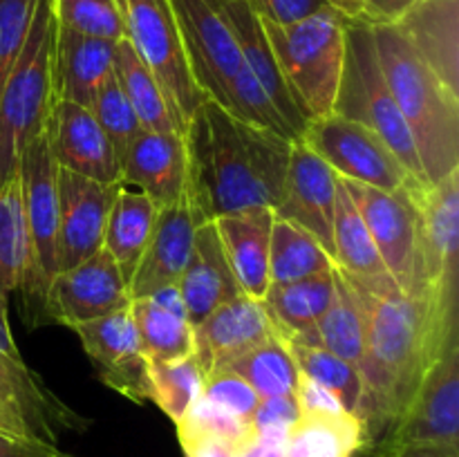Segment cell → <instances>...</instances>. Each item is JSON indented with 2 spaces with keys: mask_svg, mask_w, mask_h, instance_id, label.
<instances>
[{
  "mask_svg": "<svg viewBox=\"0 0 459 457\" xmlns=\"http://www.w3.org/2000/svg\"><path fill=\"white\" fill-rule=\"evenodd\" d=\"M348 282L357 289L366 316V357L359 367L363 392L357 417L363 426V448L381 455L426 372L459 343V330L455 318H448L429 294L411 296L399 287L370 291Z\"/></svg>",
  "mask_w": 459,
  "mask_h": 457,
  "instance_id": "1",
  "label": "cell"
},
{
  "mask_svg": "<svg viewBox=\"0 0 459 457\" xmlns=\"http://www.w3.org/2000/svg\"><path fill=\"white\" fill-rule=\"evenodd\" d=\"M186 195L195 224L251 209H276L285 193L291 143L204 99L184 130Z\"/></svg>",
  "mask_w": 459,
  "mask_h": 457,
  "instance_id": "2",
  "label": "cell"
},
{
  "mask_svg": "<svg viewBox=\"0 0 459 457\" xmlns=\"http://www.w3.org/2000/svg\"><path fill=\"white\" fill-rule=\"evenodd\" d=\"M377 58L411 130L429 184L459 170V92L417 54L393 21H372Z\"/></svg>",
  "mask_w": 459,
  "mask_h": 457,
  "instance_id": "3",
  "label": "cell"
},
{
  "mask_svg": "<svg viewBox=\"0 0 459 457\" xmlns=\"http://www.w3.org/2000/svg\"><path fill=\"white\" fill-rule=\"evenodd\" d=\"M260 22L282 79L307 124L334 112L343 76L348 18L330 7L290 25H276L264 18Z\"/></svg>",
  "mask_w": 459,
  "mask_h": 457,
  "instance_id": "4",
  "label": "cell"
},
{
  "mask_svg": "<svg viewBox=\"0 0 459 457\" xmlns=\"http://www.w3.org/2000/svg\"><path fill=\"white\" fill-rule=\"evenodd\" d=\"M54 0H39L25 47L0 92V188L18 175L31 139L48 125L54 106Z\"/></svg>",
  "mask_w": 459,
  "mask_h": 457,
  "instance_id": "5",
  "label": "cell"
},
{
  "mask_svg": "<svg viewBox=\"0 0 459 457\" xmlns=\"http://www.w3.org/2000/svg\"><path fill=\"white\" fill-rule=\"evenodd\" d=\"M334 112L375 130L393 148L408 173L426 182L411 130H408L402 110L394 103L393 92L381 72L370 22H350L348 25L343 76H341Z\"/></svg>",
  "mask_w": 459,
  "mask_h": 457,
  "instance_id": "6",
  "label": "cell"
},
{
  "mask_svg": "<svg viewBox=\"0 0 459 457\" xmlns=\"http://www.w3.org/2000/svg\"><path fill=\"white\" fill-rule=\"evenodd\" d=\"M119 4L124 12L126 40L157 79L175 125L184 134L206 97L188 67L173 4L170 0H119Z\"/></svg>",
  "mask_w": 459,
  "mask_h": 457,
  "instance_id": "7",
  "label": "cell"
},
{
  "mask_svg": "<svg viewBox=\"0 0 459 457\" xmlns=\"http://www.w3.org/2000/svg\"><path fill=\"white\" fill-rule=\"evenodd\" d=\"M420 220L417 237V294H429L448 318H457L459 170L435 184L412 188Z\"/></svg>",
  "mask_w": 459,
  "mask_h": 457,
  "instance_id": "8",
  "label": "cell"
},
{
  "mask_svg": "<svg viewBox=\"0 0 459 457\" xmlns=\"http://www.w3.org/2000/svg\"><path fill=\"white\" fill-rule=\"evenodd\" d=\"M300 142L307 143L343 179L390 193L426 184L408 173L393 148L375 130L336 112L309 121Z\"/></svg>",
  "mask_w": 459,
  "mask_h": 457,
  "instance_id": "9",
  "label": "cell"
},
{
  "mask_svg": "<svg viewBox=\"0 0 459 457\" xmlns=\"http://www.w3.org/2000/svg\"><path fill=\"white\" fill-rule=\"evenodd\" d=\"M58 166L49 148L48 125L31 139L21 155L18 177H21L22 209H25L27 231L31 246V276L22 287L25 303L45 312V294L58 273Z\"/></svg>",
  "mask_w": 459,
  "mask_h": 457,
  "instance_id": "10",
  "label": "cell"
},
{
  "mask_svg": "<svg viewBox=\"0 0 459 457\" xmlns=\"http://www.w3.org/2000/svg\"><path fill=\"white\" fill-rule=\"evenodd\" d=\"M170 4L197 88L229 110L233 79L245 67L231 30L209 0H170Z\"/></svg>",
  "mask_w": 459,
  "mask_h": 457,
  "instance_id": "11",
  "label": "cell"
},
{
  "mask_svg": "<svg viewBox=\"0 0 459 457\" xmlns=\"http://www.w3.org/2000/svg\"><path fill=\"white\" fill-rule=\"evenodd\" d=\"M339 179L357 204L384 260L385 272L403 294H412L417 280V237H420V220L412 200V188L417 186L390 193L352 179Z\"/></svg>",
  "mask_w": 459,
  "mask_h": 457,
  "instance_id": "12",
  "label": "cell"
},
{
  "mask_svg": "<svg viewBox=\"0 0 459 457\" xmlns=\"http://www.w3.org/2000/svg\"><path fill=\"white\" fill-rule=\"evenodd\" d=\"M411 444H435L459 451V343L451 345L426 372L385 439L381 455L388 457L394 448Z\"/></svg>",
  "mask_w": 459,
  "mask_h": 457,
  "instance_id": "13",
  "label": "cell"
},
{
  "mask_svg": "<svg viewBox=\"0 0 459 457\" xmlns=\"http://www.w3.org/2000/svg\"><path fill=\"white\" fill-rule=\"evenodd\" d=\"M88 421L67 408L25 358L0 354V433L56 444L58 430H83Z\"/></svg>",
  "mask_w": 459,
  "mask_h": 457,
  "instance_id": "14",
  "label": "cell"
},
{
  "mask_svg": "<svg viewBox=\"0 0 459 457\" xmlns=\"http://www.w3.org/2000/svg\"><path fill=\"white\" fill-rule=\"evenodd\" d=\"M130 305L128 282L106 249L58 272L45 294V316L76 327Z\"/></svg>",
  "mask_w": 459,
  "mask_h": 457,
  "instance_id": "15",
  "label": "cell"
},
{
  "mask_svg": "<svg viewBox=\"0 0 459 457\" xmlns=\"http://www.w3.org/2000/svg\"><path fill=\"white\" fill-rule=\"evenodd\" d=\"M72 330L79 334L83 352L88 354L101 384L134 403L151 401V361L139 345L128 307Z\"/></svg>",
  "mask_w": 459,
  "mask_h": 457,
  "instance_id": "16",
  "label": "cell"
},
{
  "mask_svg": "<svg viewBox=\"0 0 459 457\" xmlns=\"http://www.w3.org/2000/svg\"><path fill=\"white\" fill-rule=\"evenodd\" d=\"M58 272L76 267L103 246L108 215L121 182L103 184L58 168Z\"/></svg>",
  "mask_w": 459,
  "mask_h": 457,
  "instance_id": "17",
  "label": "cell"
},
{
  "mask_svg": "<svg viewBox=\"0 0 459 457\" xmlns=\"http://www.w3.org/2000/svg\"><path fill=\"white\" fill-rule=\"evenodd\" d=\"M339 188V175L321 160L305 142L291 143L290 166H287L285 193L273 215L294 222L312 233L334 258L332 222Z\"/></svg>",
  "mask_w": 459,
  "mask_h": 457,
  "instance_id": "18",
  "label": "cell"
},
{
  "mask_svg": "<svg viewBox=\"0 0 459 457\" xmlns=\"http://www.w3.org/2000/svg\"><path fill=\"white\" fill-rule=\"evenodd\" d=\"M48 137L58 168L103 184L121 182L119 161L92 110L54 99L48 119Z\"/></svg>",
  "mask_w": 459,
  "mask_h": 457,
  "instance_id": "19",
  "label": "cell"
},
{
  "mask_svg": "<svg viewBox=\"0 0 459 457\" xmlns=\"http://www.w3.org/2000/svg\"><path fill=\"white\" fill-rule=\"evenodd\" d=\"M186 142L179 133L139 130L119 161L121 184L151 197L157 209L182 200L186 191Z\"/></svg>",
  "mask_w": 459,
  "mask_h": 457,
  "instance_id": "20",
  "label": "cell"
},
{
  "mask_svg": "<svg viewBox=\"0 0 459 457\" xmlns=\"http://www.w3.org/2000/svg\"><path fill=\"white\" fill-rule=\"evenodd\" d=\"M193 330H195L193 357L200 363L204 376L222 370L224 366L276 334V327L263 300H254L245 294L224 303Z\"/></svg>",
  "mask_w": 459,
  "mask_h": 457,
  "instance_id": "21",
  "label": "cell"
},
{
  "mask_svg": "<svg viewBox=\"0 0 459 457\" xmlns=\"http://www.w3.org/2000/svg\"><path fill=\"white\" fill-rule=\"evenodd\" d=\"M197 224L186 195L157 211L152 236L128 280L130 300L175 287L193 251Z\"/></svg>",
  "mask_w": 459,
  "mask_h": 457,
  "instance_id": "22",
  "label": "cell"
},
{
  "mask_svg": "<svg viewBox=\"0 0 459 457\" xmlns=\"http://www.w3.org/2000/svg\"><path fill=\"white\" fill-rule=\"evenodd\" d=\"M209 3L218 9V13L231 30L245 65L249 67L260 88L272 99L273 108L282 116L287 128L291 130L296 142H300L305 128H307V119L299 110L285 79H282L281 67H278L276 56H273L272 45H269V39L264 34L263 22H260L255 9L251 7L249 0H209Z\"/></svg>",
  "mask_w": 459,
  "mask_h": 457,
  "instance_id": "23",
  "label": "cell"
},
{
  "mask_svg": "<svg viewBox=\"0 0 459 457\" xmlns=\"http://www.w3.org/2000/svg\"><path fill=\"white\" fill-rule=\"evenodd\" d=\"M408 43L459 92V0H408L388 16Z\"/></svg>",
  "mask_w": 459,
  "mask_h": 457,
  "instance_id": "24",
  "label": "cell"
},
{
  "mask_svg": "<svg viewBox=\"0 0 459 457\" xmlns=\"http://www.w3.org/2000/svg\"><path fill=\"white\" fill-rule=\"evenodd\" d=\"M178 289L182 296L184 309H186L188 323L193 327L200 325L224 303L242 296L222 242H220L215 222H204L197 227L191 258L184 267Z\"/></svg>",
  "mask_w": 459,
  "mask_h": 457,
  "instance_id": "25",
  "label": "cell"
},
{
  "mask_svg": "<svg viewBox=\"0 0 459 457\" xmlns=\"http://www.w3.org/2000/svg\"><path fill=\"white\" fill-rule=\"evenodd\" d=\"M117 43L90 39L56 25L54 39V99L92 108L99 90L112 76Z\"/></svg>",
  "mask_w": 459,
  "mask_h": 457,
  "instance_id": "26",
  "label": "cell"
},
{
  "mask_svg": "<svg viewBox=\"0 0 459 457\" xmlns=\"http://www.w3.org/2000/svg\"><path fill=\"white\" fill-rule=\"evenodd\" d=\"M272 209H251L215 218L220 242L242 294L263 300L269 282V242L273 227Z\"/></svg>",
  "mask_w": 459,
  "mask_h": 457,
  "instance_id": "27",
  "label": "cell"
},
{
  "mask_svg": "<svg viewBox=\"0 0 459 457\" xmlns=\"http://www.w3.org/2000/svg\"><path fill=\"white\" fill-rule=\"evenodd\" d=\"M363 426L345 410H300L285 437V457H357Z\"/></svg>",
  "mask_w": 459,
  "mask_h": 457,
  "instance_id": "28",
  "label": "cell"
},
{
  "mask_svg": "<svg viewBox=\"0 0 459 457\" xmlns=\"http://www.w3.org/2000/svg\"><path fill=\"white\" fill-rule=\"evenodd\" d=\"M334 278V298H332L327 312L318 318L312 330L287 341L318 345V348L330 349L336 357L361 367L363 357H366V316H363L361 298H359L357 289L336 272V267Z\"/></svg>",
  "mask_w": 459,
  "mask_h": 457,
  "instance_id": "29",
  "label": "cell"
},
{
  "mask_svg": "<svg viewBox=\"0 0 459 457\" xmlns=\"http://www.w3.org/2000/svg\"><path fill=\"white\" fill-rule=\"evenodd\" d=\"M157 206L151 197L121 184L103 233V246L110 258L115 260L126 282L133 276L134 267L146 251L148 240L152 236V227L157 220Z\"/></svg>",
  "mask_w": 459,
  "mask_h": 457,
  "instance_id": "30",
  "label": "cell"
},
{
  "mask_svg": "<svg viewBox=\"0 0 459 457\" xmlns=\"http://www.w3.org/2000/svg\"><path fill=\"white\" fill-rule=\"evenodd\" d=\"M334 267L314 273L303 280L272 285L264 294L263 305L272 316L273 327L282 339H296L305 334L327 312L334 298Z\"/></svg>",
  "mask_w": 459,
  "mask_h": 457,
  "instance_id": "31",
  "label": "cell"
},
{
  "mask_svg": "<svg viewBox=\"0 0 459 457\" xmlns=\"http://www.w3.org/2000/svg\"><path fill=\"white\" fill-rule=\"evenodd\" d=\"M332 240H334V267L345 278L354 282H372L390 276L357 204L348 195L341 179L336 188Z\"/></svg>",
  "mask_w": 459,
  "mask_h": 457,
  "instance_id": "32",
  "label": "cell"
},
{
  "mask_svg": "<svg viewBox=\"0 0 459 457\" xmlns=\"http://www.w3.org/2000/svg\"><path fill=\"white\" fill-rule=\"evenodd\" d=\"M139 345L148 361H179L195 349V330L186 312L157 303L152 296L133 298L128 305Z\"/></svg>",
  "mask_w": 459,
  "mask_h": 457,
  "instance_id": "33",
  "label": "cell"
},
{
  "mask_svg": "<svg viewBox=\"0 0 459 457\" xmlns=\"http://www.w3.org/2000/svg\"><path fill=\"white\" fill-rule=\"evenodd\" d=\"M112 74H115L121 92L128 99L130 108L134 110L143 130H152V133H173L175 130V133H179L160 83L126 39L117 43Z\"/></svg>",
  "mask_w": 459,
  "mask_h": 457,
  "instance_id": "34",
  "label": "cell"
},
{
  "mask_svg": "<svg viewBox=\"0 0 459 457\" xmlns=\"http://www.w3.org/2000/svg\"><path fill=\"white\" fill-rule=\"evenodd\" d=\"M334 267L330 251L303 227L273 218L269 242V282L287 285Z\"/></svg>",
  "mask_w": 459,
  "mask_h": 457,
  "instance_id": "35",
  "label": "cell"
},
{
  "mask_svg": "<svg viewBox=\"0 0 459 457\" xmlns=\"http://www.w3.org/2000/svg\"><path fill=\"white\" fill-rule=\"evenodd\" d=\"M31 276V246L22 209L21 177L0 188V291H21Z\"/></svg>",
  "mask_w": 459,
  "mask_h": 457,
  "instance_id": "36",
  "label": "cell"
},
{
  "mask_svg": "<svg viewBox=\"0 0 459 457\" xmlns=\"http://www.w3.org/2000/svg\"><path fill=\"white\" fill-rule=\"evenodd\" d=\"M222 370L236 372L258 392L260 399L290 397L299 385V366L290 352V345L281 334H272L240 358L224 366Z\"/></svg>",
  "mask_w": 459,
  "mask_h": 457,
  "instance_id": "37",
  "label": "cell"
},
{
  "mask_svg": "<svg viewBox=\"0 0 459 457\" xmlns=\"http://www.w3.org/2000/svg\"><path fill=\"white\" fill-rule=\"evenodd\" d=\"M287 345H290V352L294 357L296 366H299L300 375L312 381V384L321 385L323 390H327L345 412L357 415L363 392V379L359 366L336 357L330 349L318 348V345L294 343V341H287Z\"/></svg>",
  "mask_w": 459,
  "mask_h": 457,
  "instance_id": "38",
  "label": "cell"
},
{
  "mask_svg": "<svg viewBox=\"0 0 459 457\" xmlns=\"http://www.w3.org/2000/svg\"><path fill=\"white\" fill-rule=\"evenodd\" d=\"M148 376H151V401H155L175 426L202 397L206 379L193 354L179 361H151Z\"/></svg>",
  "mask_w": 459,
  "mask_h": 457,
  "instance_id": "39",
  "label": "cell"
},
{
  "mask_svg": "<svg viewBox=\"0 0 459 457\" xmlns=\"http://www.w3.org/2000/svg\"><path fill=\"white\" fill-rule=\"evenodd\" d=\"M54 18L63 30L90 36V39H126L124 12L119 0H54Z\"/></svg>",
  "mask_w": 459,
  "mask_h": 457,
  "instance_id": "40",
  "label": "cell"
},
{
  "mask_svg": "<svg viewBox=\"0 0 459 457\" xmlns=\"http://www.w3.org/2000/svg\"><path fill=\"white\" fill-rule=\"evenodd\" d=\"M90 110H92L94 119H97V124L101 125V130L106 133L108 142H110L112 151H115L117 155V161H121L126 148L133 142L134 134L142 130V125H139L137 115H134V110L130 108L126 94L121 92L115 74L101 85V90H99L97 99H94Z\"/></svg>",
  "mask_w": 459,
  "mask_h": 457,
  "instance_id": "41",
  "label": "cell"
},
{
  "mask_svg": "<svg viewBox=\"0 0 459 457\" xmlns=\"http://www.w3.org/2000/svg\"><path fill=\"white\" fill-rule=\"evenodd\" d=\"M36 4L39 0H0V92L25 47Z\"/></svg>",
  "mask_w": 459,
  "mask_h": 457,
  "instance_id": "42",
  "label": "cell"
},
{
  "mask_svg": "<svg viewBox=\"0 0 459 457\" xmlns=\"http://www.w3.org/2000/svg\"><path fill=\"white\" fill-rule=\"evenodd\" d=\"M202 399L240 417V419L251 421V424H254V415L263 401L258 392L231 370H215L213 375L206 376Z\"/></svg>",
  "mask_w": 459,
  "mask_h": 457,
  "instance_id": "43",
  "label": "cell"
},
{
  "mask_svg": "<svg viewBox=\"0 0 459 457\" xmlns=\"http://www.w3.org/2000/svg\"><path fill=\"white\" fill-rule=\"evenodd\" d=\"M249 4L260 18L276 22V25H290L300 18L330 9L327 0H249Z\"/></svg>",
  "mask_w": 459,
  "mask_h": 457,
  "instance_id": "44",
  "label": "cell"
},
{
  "mask_svg": "<svg viewBox=\"0 0 459 457\" xmlns=\"http://www.w3.org/2000/svg\"><path fill=\"white\" fill-rule=\"evenodd\" d=\"M300 406L296 394L290 397H272L263 399L254 415L255 433H264V430H276V433H287L290 426L299 419Z\"/></svg>",
  "mask_w": 459,
  "mask_h": 457,
  "instance_id": "45",
  "label": "cell"
},
{
  "mask_svg": "<svg viewBox=\"0 0 459 457\" xmlns=\"http://www.w3.org/2000/svg\"><path fill=\"white\" fill-rule=\"evenodd\" d=\"M0 457H74L61 451L56 444L39 442V439H21L0 433Z\"/></svg>",
  "mask_w": 459,
  "mask_h": 457,
  "instance_id": "46",
  "label": "cell"
},
{
  "mask_svg": "<svg viewBox=\"0 0 459 457\" xmlns=\"http://www.w3.org/2000/svg\"><path fill=\"white\" fill-rule=\"evenodd\" d=\"M332 9L348 18L350 22H372L377 21L372 0H327Z\"/></svg>",
  "mask_w": 459,
  "mask_h": 457,
  "instance_id": "47",
  "label": "cell"
},
{
  "mask_svg": "<svg viewBox=\"0 0 459 457\" xmlns=\"http://www.w3.org/2000/svg\"><path fill=\"white\" fill-rule=\"evenodd\" d=\"M0 354L9 358H22L21 349H18L16 341H13L12 327H9L7 296L3 291H0Z\"/></svg>",
  "mask_w": 459,
  "mask_h": 457,
  "instance_id": "48",
  "label": "cell"
},
{
  "mask_svg": "<svg viewBox=\"0 0 459 457\" xmlns=\"http://www.w3.org/2000/svg\"><path fill=\"white\" fill-rule=\"evenodd\" d=\"M388 457H459V451L435 446V444H411V446L394 448Z\"/></svg>",
  "mask_w": 459,
  "mask_h": 457,
  "instance_id": "49",
  "label": "cell"
},
{
  "mask_svg": "<svg viewBox=\"0 0 459 457\" xmlns=\"http://www.w3.org/2000/svg\"><path fill=\"white\" fill-rule=\"evenodd\" d=\"M406 3H408V0H372V7H375V13H377V21L393 16V13L397 12V9H402Z\"/></svg>",
  "mask_w": 459,
  "mask_h": 457,
  "instance_id": "50",
  "label": "cell"
},
{
  "mask_svg": "<svg viewBox=\"0 0 459 457\" xmlns=\"http://www.w3.org/2000/svg\"><path fill=\"white\" fill-rule=\"evenodd\" d=\"M357 457H381V455H379V453L370 451V448H361V451L357 453Z\"/></svg>",
  "mask_w": 459,
  "mask_h": 457,
  "instance_id": "51",
  "label": "cell"
}]
</instances>
